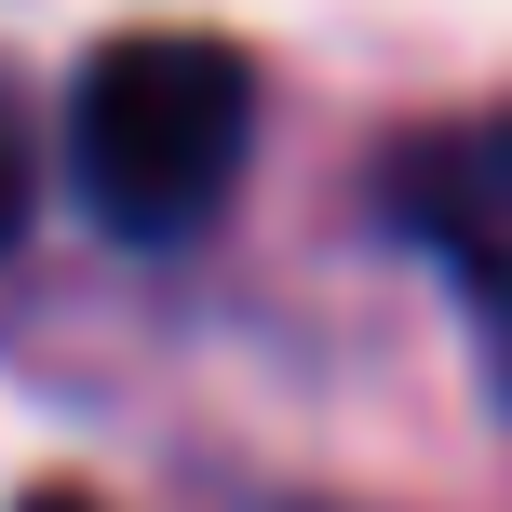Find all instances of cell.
Masks as SVG:
<instances>
[{
	"instance_id": "3",
	"label": "cell",
	"mask_w": 512,
	"mask_h": 512,
	"mask_svg": "<svg viewBox=\"0 0 512 512\" xmlns=\"http://www.w3.org/2000/svg\"><path fill=\"white\" fill-rule=\"evenodd\" d=\"M27 203H41V149H27V122H14V95H0V243L27 230Z\"/></svg>"
},
{
	"instance_id": "4",
	"label": "cell",
	"mask_w": 512,
	"mask_h": 512,
	"mask_svg": "<svg viewBox=\"0 0 512 512\" xmlns=\"http://www.w3.org/2000/svg\"><path fill=\"white\" fill-rule=\"evenodd\" d=\"M14 512H95V499H81V486H41V499H14Z\"/></svg>"
},
{
	"instance_id": "2",
	"label": "cell",
	"mask_w": 512,
	"mask_h": 512,
	"mask_svg": "<svg viewBox=\"0 0 512 512\" xmlns=\"http://www.w3.org/2000/svg\"><path fill=\"white\" fill-rule=\"evenodd\" d=\"M391 230L432 256L472 310L512 337V108H459V122H418L378 176Z\"/></svg>"
},
{
	"instance_id": "1",
	"label": "cell",
	"mask_w": 512,
	"mask_h": 512,
	"mask_svg": "<svg viewBox=\"0 0 512 512\" xmlns=\"http://www.w3.org/2000/svg\"><path fill=\"white\" fill-rule=\"evenodd\" d=\"M256 149V68L216 27H122L68 95V176L122 243H203Z\"/></svg>"
}]
</instances>
